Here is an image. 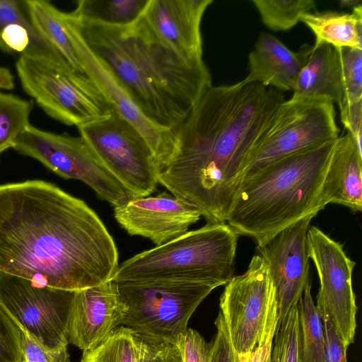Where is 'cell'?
Here are the masks:
<instances>
[{"label": "cell", "instance_id": "obj_1", "mask_svg": "<svg viewBox=\"0 0 362 362\" xmlns=\"http://www.w3.org/2000/svg\"><path fill=\"white\" fill-rule=\"evenodd\" d=\"M118 267L112 237L83 200L43 180L0 185V272L75 291Z\"/></svg>", "mask_w": 362, "mask_h": 362}, {"label": "cell", "instance_id": "obj_2", "mask_svg": "<svg viewBox=\"0 0 362 362\" xmlns=\"http://www.w3.org/2000/svg\"><path fill=\"white\" fill-rule=\"evenodd\" d=\"M284 100L272 88L243 80L211 86L176 130L158 183L207 223H226L257 142Z\"/></svg>", "mask_w": 362, "mask_h": 362}, {"label": "cell", "instance_id": "obj_3", "mask_svg": "<svg viewBox=\"0 0 362 362\" xmlns=\"http://www.w3.org/2000/svg\"><path fill=\"white\" fill-rule=\"evenodd\" d=\"M83 40L141 112L176 132L211 85L204 62L183 60L161 44L143 18L127 26L79 21L69 13Z\"/></svg>", "mask_w": 362, "mask_h": 362}, {"label": "cell", "instance_id": "obj_4", "mask_svg": "<svg viewBox=\"0 0 362 362\" xmlns=\"http://www.w3.org/2000/svg\"><path fill=\"white\" fill-rule=\"evenodd\" d=\"M329 141L247 174L226 218L261 246L286 228L322 210L321 189L334 146Z\"/></svg>", "mask_w": 362, "mask_h": 362}, {"label": "cell", "instance_id": "obj_5", "mask_svg": "<svg viewBox=\"0 0 362 362\" xmlns=\"http://www.w3.org/2000/svg\"><path fill=\"white\" fill-rule=\"evenodd\" d=\"M239 235L226 223H207L119 265L112 280H171L216 288L233 276Z\"/></svg>", "mask_w": 362, "mask_h": 362}, {"label": "cell", "instance_id": "obj_6", "mask_svg": "<svg viewBox=\"0 0 362 362\" xmlns=\"http://www.w3.org/2000/svg\"><path fill=\"white\" fill-rule=\"evenodd\" d=\"M114 281L127 309L123 326L143 338L172 341L187 331L194 312L216 288L171 280Z\"/></svg>", "mask_w": 362, "mask_h": 362}, {"label": "cell", "instance_id": "obj_7", "mask_svg": "<svg viewBox=\"0 0 362 362\" xmlns=\"http://www.w3.org/2000/svg\"><path fill=\"white\" fill-rule=\"evenodd\" d=\"M24 91L50 117L79 127L108 117L114 107L86 74L59 70L21 54L16 64Z\"/></svg>", "mask_w": 362, "mask_h": 362}, {"label": "cell", "instance_id": "obj_8", "mask_svg": "<svg viewBox=\"0 0 362 362\" xmlns=\"http://www.w3.org/2000/svg\"><path fill=\"white\" fill-rule=\"evenodd\" d=\"M219 306L238 356L255 351L276 332L279 322L276 289L262 257L254 255L247 270L227 282Z\"/></svg>", "mask_w": 362, "mask_h": 362}, {"label": "cell", "instance_id": "obj_9", "mask_svg": "<svg viewBox=\"0 0 362 362\" xmlns=\"http://www.w3.org/2000/svg\"><path fill=\"white\" fill-rule=\"evenodd\" d=\"M334 103L317 98L284 100L260 135L246 172L336 140L339 136Z\"/></svg>", "mask_w": 362, "mask_h": 362}, {"label": "cell", "instance_id": "obj_10", "mask_svg": "<svg viewBox=\"0 0 362 362\" xmlns=\"http://www.w3.org/2000/svg\"><path fill=\"white\" fill-rule=\"evenodd\" d=\"M80 136L132 198L147 197L158 184V165L141 134L114 108L100 120L78 127Z\"/></svg>", "mask_w": 362, "mask_h": 362}, {"label": "cell", "instance_id": "obj_11", "mask_svg": "<svg viewBox=\"0 0 362 362\" xmlns=\"http://www.w3.org/2000/svg\"><path fill=\"white\" fill-rule=\"evenodd\" d=\"M13 148L33 158L65 179L80 180L115 206L132 197L105 168L81 136L56 134L30 124Z\"/></svg>", "mask_w": 362, "mask_h": 362}, {"label": "cell", "instance_id": "obj_12", "mask_svg": "<svg viewBox=\"0 0 362 362\" xmlns=\"http://www.w3.org/2000/svg\"><path fill=\"white\" fill-rule=\"evenodd\" d=\"M74 291L42 286L0 272V307L17 325L49 346L69 344Z\"/></svg>", "mask_w": 362, "mask_h": 362}, {"label": "cell", "instance_id": "obj_13", "mask_svg": "<svg viewBox=\"0 0 362 362\" xmlns=\"http://www.w3.org/2000/svg\"><path fill=\"white\" fill-rule=\"evenodd\" d=\"M306 243L320 279L317 299L323 303L336 332L349 347L354 342L357 326L352 284L356 262L346 255L343 244L316 226L309 227Z\"/></svg>", "mask_w": 362, "mask_h": 362}, {"label": "cell", "instance_id": "obj_14", "mask_svg": "<svg viewBox=\"0 0 362 362\" xmlns=\"http://www.w3.org/2000/svg\"><path fill=\"white\" fill-rule=\"evenodd\" d=\"M315 214L309 215L286 228L257 251L268 265L276 289L279 322L298 304L310 284L307 233Z\"/></svg>", "mask_w": 362, "mask_h": 362}, {"label": "cell", "instance_id": "obj_15", "mask_svg": "<svg viewBox=\"0 0 362 362\" xmlns=\"http://www.w3.org/2000/svg\"><path fill=\"white\" fill-rule=\"evenodd\" d=\"M63 18L84 74L117 112L141 134L153 153L159 170L171 156L176 132L156 125L141 112L115 76L89 49L69 13L63 12Z\"/></svg>", "mask_w": 362, "mask_h": 362}, {"label": "cell", "instance_id": "obj_16", "mask_svg": "<svg viewBox=\"0 0 362 362\" xmlns=\"http://www.w3.org/2000/svg\"><path fill=\"white\" fill-rule=\"evenodd\" d=\"M114 216L129 235L148 238L156 246L182 235L202 216L194 206L166 192L132 198L115 206Z\"/></svg>", "mask_w": 362, "mask_h": 362}, {"label": "cell", "instance_id": "obj_17", "mask_svg": "<svg viewBox=\"0 0 362 362\" xmlns=\"http://www.w3.org/2000/svg\"><path fill=\"white\" fill-rule=\"evenodd\" d=\"M127 306L116 283L75 291L68 322V341L83 351L93 350L123 325Z\"/></svg>", "mask_w": 362, "mask_h": 362}, {"label": "cell", "instance_id": "obj_18", "mask_svg": "<svg viewBox=\"0 0 362 362\" xmlns=\"http://www.w3.org/2000/svg\"><path fill=\"white\" fill-rule=\"evenodd\" d=\"M213 0H150L143 14L157 40L183 60L204 62L201 23Z\"/></svg>", "mask_w": 362, "mask_h": 362}, {"label": "cell", "instance_id": "obj_19", "mask_svg": "<svg viewBox=\"0 0 362 362\" xmlns=\"http://www.w3.org/2000/svg\"><path fill=\"white\" fill-rule=\"evenodd\" d=\"M321 204L362 209V150L349 134L334 141L321 189Z\"/></svg>", "mask_w": 362, "mask_h": 362}, {"label": "cell", "instance_id": "obj_20", "mask_svg": "<svg viewBox=\"0 0 362 362\" xmlns=\"http://www.w3.org/2000/svg\"><path fill=\"white\" fill-rule=\"evenodd\" d=\"M0 49L39 58L66 72L75 71L36 29L25 1L0 0Z\"/></svg>", "mask_w": 362, "mask_h": 362}, {"label": "cell", "instance_id": "obj_21", "mask_svg": "<svg viewBox=\"0 0 362 362\" xmlns=\"http://www.w3.org/2000/svg\"><path fill=\"white\" fill-rule=\"evenodd\" d=\"M303 63L302 49L294 52L279 39L261 33L248 57V74L243 80L279 92L293 91Z\"/></svg>", "mask_w": 362, "mask_h": 362}, {"label": "cell", "instance_id": "obj_22", "mask_svg": "<svg viewBox=\"0 0 362 362\" xmlns=\"http://www.w3.org/2000/svg\"><path fill=\"white\" fill-rule=\"evenodd\" d=\"M301 49L303 63L292 97L325 99L338 104L343 96V82L337 49L329 45Z\"/></svg>", "mask_w": 362, "mask_h": 362}, {"label": "cell", "instance_id": "obj_23", "mask_svg": "<svg viewBox=\"0 0 362 362\" xmlns=\"http://www.w3.org/2000/svg\"><path fill=\"white\" fill-rule=\"evenodd\" d=\"M300 21L315 35L312 49L322 45L362 49V6L354 8L351 13L311 11L303 14Z\"/></svg>", "mask_w": 362, "mask_h": 362}, {"label": "cell", "instance_id": "obj_24", "mask_svg": "<svg viewBox=\"0 0 362 362\" xmlns=\"http://www.w3.org/2000/svg\"><path fill=\"white\" fill-rule=\"evenodd\" d=\"M25 3L39 33L76 72L85 74L64 21L63 11L47 1L26 0Z\"/></svg>", "mask_w": 362, "mask_h": 362}, {"label": "cell", "instance_id": "obj_25", "mask_svg": "<svg viewBox=\"0 0 362 362\" xmlns=\"http://www.w3.org/2000/svg\"><path fill=\"white\" fill-rule=\"evenodd\" d=\"M150 0H80L69 12L75 18L111 26H127L144 14Z\"/></svg>", "mask_w": 362, "mask_h": 362}, {"label": "cell", "instance_id": "obj_26", "mask_svg": "<svg viewBox=\"0 0 362 362\" xmlns=\"http://www.w3.org/2000/svg\"><path fill=\"white\" fill-rule=\"evenodd\" d=\"M300 362H325V337L320 310L313 301L310 284L298 303Z\"/></svg>", "mask_w": 362, "mask_h": 362}, {"label": "cell", "instance_id": "obj_27", "mask_svg": "<svg viewBox=\"0 0 362 362\" xmlns=\"http://www.w3.org/2000/svg\"><path fill=\"white\" fill-rule=\"evenodd\" d=\"M141 346V337L122 325L95 349L83 353L81 362H140Z\"/></svg>", "mask_w": 362, "mask_h": 362}, {"label": "cell", "instance_id": "obj_28", "mask_svg": "<svg viewBox=\"0 0 362 362\" xmlns=\"http://www.w3.org/2000/svg\"><path fill=\"white\" fill-rule=\"evenodd\" d=\"M33 106L32 100L0 91V154L13 148L19 136L30 125Z\"/></svg>", "mask_w": 362, "mask_h": 362}, {"label": "cell", "instance_id": "obj_29", "mask_svg": "<svg viewBox=\"0 0 362 362\" xmlns=\"http://www.w3.org/2000/svg\"><path fill=\"white\" fill-rule=\"evenodd\" d=\"M262 23L273 31L293 28L301 17L315 8L313 0H252Z\"/></svg>", "mask_w": 362, "mask_h": 362}, {"label": "cell", "instance_id": "obj_30", "mask_svg": "<svg viewBox=\"0 0 362 362\" xmlns=\"http://www.w3.org/2000/svg\"><path fill=\"white\" fill-rule=\"evenodd\" d=\"M336 49L339 57L343 82V96L340 102L362 100V49Z\"/></svg>", "mask_w": 362, "mask_h": 362}, {"label": "cell", "instance_id": "obj_31", "mask_svg": "<svg viewBox=\"0 0 362 362\" xmlns=\"http://www.w3.org/2000/svg\"><path fill=\"white\" fill-rule=\"evenodd\" d=\"M21 336L23 362H71L67 344L49 346L18 327Z\"/></svg>", "mask_w": 362, "mask_h": 362}, {"label": "cell", "instance_id": "obj_32", "mask_svg": "<svg viewBox=\"0 0 362 362\" xmlns=\"http://www.w3.org/2000/svg\"><path fill=\"white\" fill-rule=\"evenodd\" d=\"M0 362H23L21 331L1 307Z\"/></svg>", "mask_w": 362, "mask_h": 362}, {"label": "cell", "instance_id": "obj_33", "mask_svg": "<svg viewBox=\"0 0 362 362\" xmlns=\"http://www.w3.org/2000/svg\"><path fill=\"white\" fill-rule=\"evenodd\" d=\"M175 343L180 350L182 362H209L211 342H206L197 330L188 328L177 338Z\"/></svg>", "mask_w": 362, "mask_h": 362}, {"label": "cell", "instance_id": "obj_34", "mask_svg": "<svg viewBox=\"0 0 362 362\" xmlns=\"http://www.w3.org/2000/svg\"><path fill=\"white\" fill-rule=\"evenodd\" d=\"M141 338L140 362H182L180 350L175 341Z\"/></svg>", "mask_w": 362, "mask_h": 362}, {"label": "cell", "instance_id": "obj_35", "mask_svg": "<svg viewBox=\"0 0 362 362\" xmlns=\"http://www.w3.org/2000/svg\"><path fill=\"white\" fill-rule=\"evenodd\" d=\"M324 324L325 337V362H347V346L336 332L323 303L317 299V304Z\"/></svg>", "mask_w": 362, "mask_h": 362}, {"label": "cell", "instance_id": "obj_36", "mask_svg": "<svg viewBox=\"0 0 362 362\" xmlns=\"http://www.w3.org/2000/svg\"><path fill=\"white\" fill-rule=\"evenodd\" d=\"M216 333L211 341L209 362H240L230 343L226 325L220 313L214 322Z\"/></svg>", "mask_w": 362, "mask_h": 362}, {"label": "cell", "instance_id": "obj_37", "mask_svg": "<svg viewBox=\"0 0 362 362\" xmlns=\"http://www.w3.org/2000/svg\"><path fill=\"white\" fill-rule=\"evenodd\" d=\"M337 105L340 110L341 121L347 129V133L361 149L362 100L351 103L340 102Z\"/></svg>", "mask_w": 362, "mask_h": 362}, {"label": "cell", "instance_id": "obj_38", "mask_svg": "<svg viewBox=\"0 0 362 362\" xmlns=\"http://www.w3.org/2000/svg\"><path fill=\"white\" fill-rule=\"evenodd\" d=\"M274 334L272 333L266 342L255 351L239 356L240 362H271Z\"/></svg>", "mask_w": 362, "mask_h": 362}, {"label": "cell", "instance_id": "obj_39", "mask_svg": "<svg viewBox=\"0 0 362 362\" xmlns=\"http://www.w3.org/2000/svg\"><path fill=\"white\" fill-rule=\"evenodd\" d=\"M340 7L351 8L352 10L358 6H362L361 0H341L339 1Z\"/></svg>", "mask_w": 362, "mask_h": 362}]
</instances>
